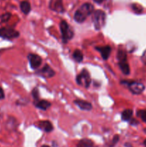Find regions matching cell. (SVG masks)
<instances>
[{"label":"cell","instance_id":"obj_1","mask_svg":"<svg viewBox=\"0 0 146 147\" xmlns=\"http://www.w3.org/2000/svg\"><path fill=\"white\" fill-rule=\"evenodd\" d=\"M94 11V6L90 3L83 4L77 11L74 15V20L77 23H83L87 17L91 15Z\"/></svg>","mask_w":146,"mask_h":147},{"label":"cell","instance_id":"obj_2","mask_svg":"<svg viewBox=\"0 0 146 147\" xmlns=\"http://www.w3.org/2000/svg\"><path fill=\"white\" fill-rule=\"evenodd\" d=\"M92 19L94 29L96 30H100L105 25L106 14L102 10L97 9L93 11Z\"/></svg>","mask_w":146,"mask_h":147},{"label":"cell","instance_id":"obj_3","mask_svg":"<svg viewBox=\"0 0 146 147\" xmlns=\"http://www.w3.org/2000/svg\"><path fill=\"white\" fill-rule=\"evenodd\" d=\"M60 31H61L62 42L64 44H66L74 37V32L64 20L60 22Z\"/></svg>","mask_w":146,"mask_h":147},{"label":"cell","instance_id":"obj_4","mask_svg":"<svg viewBox=\"0 0 146 147\" xmlns=\"http://www.w3.org/2000/svg\"><path fill=\"white\" fill-rule=\"evenodd\" d=\"M19 37V32L13 27H4L0 28V37L4 40H11Z\"/></svg>","mask_w":146,"mask_h":147},{"label":"cell","instance_id":"obj_5","mask_svg":"<svg viewBox=\"0 0 146 147\" xmlns=\"http://www.w3.org/2000/svg\"><path fill=\"white\" fill-rule=\"evenodd\" d=\"M121 83L127 86L130 91L135 95L141 94L145 88L143 83L137 81H123Z\"/></svg>","mask_w":146,"mask_h":147},{"label":"cell","instance_id":"obj_6","mask_svg":"<svg viewBox=\"0 0 146 147\" xmlns=\"http://www.w3.org/2000/svg\"><path fill=\"white\" fill-rule=\"evenodd\" d=\"M76 82L79 86H82L86 88H88L91 83V78H90L89 72L85 69L82 70L81 73L77 75L76 77Z\"/></svg>","mask_w":146,"mask_h":147},{"label":"cell","instance_id":"obj_7","mask_svg":"<svg viewBox=\"0 0 146 147\" xmlns=\"http://www.w3.org/2000/svg\"><path fill=\"white\" fill-rule=\"evenodd\" d=\"M27 59H28L30 66H31V68L33 70L38 69L42 63V57L36 54H29L27 56Z\"/></svg>","mask_w":146,"mask_h":147},{"label":"cell","instance_id":"obj_8","mask_svg":"<svg viewBox=\"0 0 146 147\" xmlns=\"http://www.w3.org/2000/svg\"><path fill=\"white\" fill-rule=\"evenodd\" d=\"M37 73H38L39 76H42L44 78H52L55 76L54 70L47 64H46L41 70H39Z\"/></svg>","mask_w":146,"mask_h":147},{"label":"cell","instance_id":"obj_9","mask_svg":"<svg viewBox=\"0 0 146 147\" xmlns=\"http://www.w3.org/2000/svg\"><path fill=\"white\" fill-rule=\"evenodd\" d=\"M50 9L52 11L57 13L64 12V7H63L62 0H50Z\"/></svg>","mask_w":146,"mask_h":147},{"label":"cell","instance_id":"obj_10","mask_svg":"<svg viewBox=\"0 0 146 147\" xmlns=\"http://www.w3.org/2000/svg\"><path fill=\"white\" fill-rule=\"evenodd\" d=\"M74 103L82 111H91L92 109V105L90 103H89L88 101H86V100H74Z\"/></svg>","mask_w":146,"mask_h":147},{"label":"cell","instance_id":"obj_11","mask_svg":"<svg viewBox=\"0 0 146 147\" xmlns=\"http://www.w3.org/2000/svg\"><path fill=\"white\" fill-rule=\"evenodd\" d=\"M95 49L101 54V57L103 60H106L109 58L112 50L110 46L105 45L102 47H96Z\"/></svg>","mask_w":146,"mask_h":147},{"label":"cell","instance_id":"obj_12","mask_svg":"<svg viewBox=\"0 0 146 147\" xmlns=\"http://www.w3.org/2000/svg\"><path fill=\"white\" fill-rule=\"evenodd\" d=\"M38 127L44 131L49 133L53 130V126L49 121H40L38 122Z\"/></svg>","mask_w":146,"mask_h":147},{"label":"cell","instance_id":"obj_13","mask_svg":"<svg viewBox=\"0 0 146 147\" xmlns=\"http://www.w3.org/2000/svg\"><path fill=\"white\" fill-rule=\"evenodd\" d=\"M34 106L39 109L46 111L51 106V103L46 100H38L34 102Z\"/></svg>","mask_w":146,"mask_h":147},{"label":"cell","instance_id":"obj_14","mask_svg":"<svg viewBox=\"0 0 146 147\" xmlns=\"http://www.w3.org/2000/svg\"><path fill=\"white\" fill-rule=\"evenodd\" d=\"M118 65L120 70H121V71L123 72V74L127 75V76L130 74V69L127 60H120V61H118Z\"/></svg>","mask_w":146,"mask_h":147},{"label":"cell","instance_id":"obj_15","mask_svg":"<svg viewBox=\"0 0 146 147\" xmlns=\"http://www.w3.org/2000/svg\"><path fill=\"white\" fill-rule=\"evenodd\" d=\"M20 9L24 14H28L31 11L30 3L28 1H22L20 3Z\"/></svg>","mask_w":146,"mask_h":147},{"label":"cell","instance_id":"obj_16","mask_svg":"<svg viewBox=\"0 0 146 147\" xmlns=\"http://www.w3.org/2000/svg\"><path fill=\"white\" fill-rule=\"evenodd\" d=\"M133 110H131V109H125V111H123L121 114L122 120L124 121H130L132 119V117H133Z\"/></svg>","mask_w":146,"mask_h":147},{"label":"cell","instance_id":"obj_17","mask_svg":"<svg viewBox=\"0 0 146 147\" xmlns=\"http://www.w3.org/2000/svg\"><path fill=\"white\" fill-rule=\"evenodd\" d=\"M93 142L88 139H83L77 144V147H92Z\"/></svg>","mask_w":146,"mask_h":147},{"label":"cell","instance_id":"obj_18","mask_svg":"<svg viewBox=\"0 0 146 147\" xmlns=\"http://www.w3.org/2000/svg\"><path fill=\"white\" fill-rule=\"evenodd\" d=\"M72 57L77 63H81L83 60V54L81 50H75L72 54Z\"/></svg>","mask_w":146,"mask_h":147},{"label":"cell","instance_id":"obj_19","mask_svg":"<svg viewBox=\"0 0 146 147\" xmlns=\"http://www.w3.org/2000/svg\"><path fill=\"white\" fill-rule=\"evenodd\" d=\"M138 117L142 119V121L146 123V110H140L137 112Z\"/></svg>","mask_w":146,"mask_h":147},{"label":"cell","instance_id":"obj_20","mask_svg":"<svg viewBox=\"0 0 146 147\" xmlns=\"http://www.w3.org/2000/svg\"><path fill=\"white\" fill-rule=\"evenodd\" d=\"M11 14L9 12L3 14L0 17L1 22H8L9 20H10V18H11Z\"/></svg>","mask_w":146,"mask_h":147},{"label":"cell","instance_id":"obj_21","mask_svg":"<svg viewBox=\"0 0 146 147\" xmlns=\"http://www.w3.org/2000/svg\"><path fill=\"white\" fill-rule=\"evenodd\" d=\"M31 94H32V97L33 98H34V102L39 100V92H38V90H37L36 88L33 89L32 92H31Z\"/></svg>","mask_w":146,"mask_h":147},{"label":"cell","instance_id":"obj_22","mask_svg":"<svg viewBox=\"0 0 146 147\" xmlns=\"http://www.w3.org/2000/svg\"><path fill=\"white\" fill-rule=\"evenodd\" d=\"M133 10H134L135 11L136 13H137V14H139V13H140L142 11V7H140V6L137 5V4H134L133 5Z\"/></svg>","mask_w":146,"mask_h":147},{"label":"cell","instance_id":"obj_23","mask_svg":"<svg viewBox=\"0 0 146 147\" xmlns=\"http://www.w3.org/2000/svg\"><path fill=\"white\" fill-rule=\"evenodd\" d=\"M119 139H120V136H119L118 135H115V136L114 137H113V141H112L111 146H114L115 144H117V142H118Z\"/></svg>","mask_w":146,"mask_h":147},{"label":"cell","instance_id":"obj_24","mask_svg":"<svg viewBox=\"0 0 146 147\" xmlns=\"http://www.w3.org/2000/svg\"><path fill=\"white\" fill-rule=\"evenodd\" d=\"M5 98V94H4V90L1 87H0V100H3Z\"/></svg>","mask_w":146,"mask_h":147},{"label":"cell","instance_id":"obj_25","mask_svg":"<svg viewBox=\"0 0 146 147\" xmlns=\"http://www.w3.org/2000/svg\"><path fill=\"white\" fill-rule=\"evenodd\" d=\"M141 60H142V61L145 63V64H146V50H145V51L143 53V55H142Z\"/></svg>","mask_w":146,"mask_h":147},{"label":"cell","instance_id":"obj_26","mask_svg":"<svg viewBox=\"0 0 146 147\" xmlns=\"http://www.w3.org/2000/svg\"><path fill=\"white\" fill-rule=\"evenodd\" d=\"M104 1V0H94V2L97 3V4H101V3L103 2Z\"/></svg>","mask_w":146,"mask_h":147},{"label":"cell","instance_id":"obj_27","mask_svg":"<svg viewBox=\"0 0 146 147\" xmlns=\"http://www.w3.org/2000/svg\"><path fill=\"white\" fill-rule=\"evenodd\" d=\"M42 147H50V146H49L48 145H43V146Z\"/></svg>","mask_w":146,"mask_h":147},{"label":"cell","instance_id":"obj_28","mask_svg":"<svg viewBox=\"0 0 146 147\" xmlns=\"http://www.w3.org/2000/svg\"><path fill=\"white\" fill-rule=\"evenodd\" d=\"M144 145H145V146L146 147V140H145V142H144Z\"/></svg>","mask_w":146,"mask_h":147},{"label":"cell","instance_id":"obj_29","mask_svg":"<svg viewBox=\"0 0 146 147\" xmlns=\"http://www.w3.org/2000/svg\"><path fill=\"white\" fill-rule=\"evenodd\" d=\"M0 116H1V113H0Z\"/></svg>","mask_w":146,"mask_h":147},{"label":"cell","instance_id":"obj_30","mask_svg":"<svg viewBox=\"0 0 146 147\" xmlns=\"http://www.w3.org/2000/svg\"><path fill=\"white\" fill-rule=\"evenodd\" d=\"M145 132H146V129H145Z\"/></svg>","mask_w":146,"mask_h":147}]
</instances>
